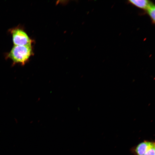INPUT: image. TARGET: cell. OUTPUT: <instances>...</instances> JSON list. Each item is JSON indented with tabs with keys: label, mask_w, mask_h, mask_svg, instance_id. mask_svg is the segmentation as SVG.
I'll use <instances>...</instances> for the list:
<instances>
[{
	"label": "cell",
	"mask_w": 155,
	"mask_h": 155,
	"mask_svg": "<svg viewBox=\"0 0 155 155\" xmlns=\"http://www.w3.org/2000/svg\"><path fill=\"white\" fill-rule=\"evenodd\" d=\"M155 6L153 4L147 10L153 23H155Z\"/></svg>",
	"instance_id": "cell-5"
},
{
	"label": "cell",
	"mask_w": 155,
	"mask_h": 155,
	"mask_svg": "<svg viewBox=\"0 0 155 155\" xmlns=\"http://www.w3.org/2000/svg\"><path fill=\"white\" fill-rule=\"evenodd\" d=\"M33 54L31 45L20 46L14 45L6 57L13 61V65L20 64L24 65L28 62Z\"/></svg>",
	"instance_id": "cell-1"
},
{
	"label": "cell",
	"mask_w": 155,
	"mask_h": 155,
	"mask_svg": "<svg viewBox=\"0 0 155 155\" xmlns=\"http://www.w3.org/2000/svg\"><path fill=\"white\" fill-rule=\"evenodd\" d=\"M155 142H153L144 155H155Z\"/></svg>",
	"instance_id": "cell-6"
},
{
	"label": "cell",
	"mask_w": 155,
	"mask_h": 155,
	"mask_svg": "<svg viewBox=\"0 0 155 155\" xmlns=\"http://www.w3.org/2000/svg\"><path fill=\"white\" fill-rule=\"evenodd\" d=\"M129 1L137 7L146 10L153 4L150 1L146 0H131Z\"/></svg>",
	"instance_id": "cell-4"
},
{
	"label": "cell",
	"mask_w": 155,
	"mask_h": 155,
	"mask_svg": "<svg viewBox=\"0 0 155 155\" xmlns=\"http://www.w3.org/2000/svg\"><path fill=\"white\" fill-rule=\"evenodd\" d=\"M13 43L15 45L24 46L31 45L32 41L24 30L22 28L15 27L11 29Z\"/></svg>",
	"instance_id": "cell-2"
},
{
	"label": "cell",
	"mask_w": 155,
	"mask_h": 155,
	"mask_svg": "<svg viewBox=\"0 0 155 155\" xmlns=\"http://www.w3.org/2000/svg\"><path fill=\"white\" fill-rule=\"evenodd\" d=\"M153 142L144 141L140 143L135 149L136 154L137 155H144Z\"/></svg>",
	"instance_id": "cell-3"
}]
</instances>
